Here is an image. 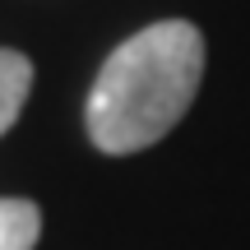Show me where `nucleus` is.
I'll list each match as a JSON object with an SVG mask.
<instances>
[{
    "mask_svg": "<svg viewBox=\"0 0 250 250\" xmlns=\"http://www.w3.org/2000/svg\"><path fill=\"white\" fill-rule=\"evenodd\" d=\"M42 236V213L33 199H0V250H33Z\"/></svg>",
    "mask_w": 250,
    "mask_h": 250,
    "instance_id": "obj_3",
    "label": "nucleus"
},
{
    "mask_svg": "<svg viewBox=\"0 0 250 250\" xmlns=\"http://www.w3.org/2000/svg\"><path fill=\"white\" fill-rule=\"evenodd\" d=\"M28 88H33V61L23 51L0 46V134L19 121V111L28 102Z\"/></svg>",
    "mask_w": 250,
    "mask_h": 250,
    "instance_id": "obj_2",
    "label": "nucleus"
},
{
    "mask_svg": "<svg viewBox=\"0 0 250 250\" xmlns=\"http://www.w3.org/2000/svg\"><path fill=\"white\" fill-rule=\"evenodd\" d=\"M204 79V37L186 19H162L125 37L88 93V139L111 158L171 134Z\"/></svg>",
    "mask_w": 250,
    "mask_h": 250,
    "instance_id": "obj_1",
    "label": "nucleus"
}]
</instances>
